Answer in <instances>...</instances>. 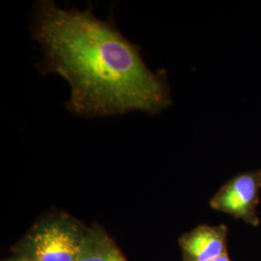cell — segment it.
I'll return each mask as SVG.
<instances>
[{"mask_svg": "<svg viewBox=\"0 0 261 261\" xmlns=\"http://www.w3.org/2000/svg\"><path fill=\"white\" fill-rule=\"evenodd\" d=\"M30 29L44 54L37 69L69 83L66 106L72 113L89 118L135 111L156 114L171 105L166 73L150 70L140 46L113 19L96 18L91 8L62 9L43 0L35 5Z\"/></svg>", "mask_w": 261, "mask_h": 261, "instance_id": "6da1fadb", "label": "cell"}, {"mask_svg": "<svg viewBox=\"0 0 261 261\" xmlns=\"http://www.w3.org/2000/svg\"><path fill=\"white\" fill-rule=\"evenodd\" d=\"M87 227L73 216L56 211L42 216L13 248L30 261H76Z\"/></svg>", "mask_w": 261, "mask_h": 261, "instance_id": "7a4b0ae2", "label": "cell"}, {"mask_svg": "<svg viewBox=\"0 0 261 261\" xmlns=\"http://www.w3.org/2000/svg\"><path fill=\"white\" fill-rule=\"evenodd\" d=\"M260 190L261 169L240 173L221 187L212 197L210 206L216 211L257 226L260 223L256 211Z\"/></svg>", "mask_w": 261, "mask_h": 261, "instance_id": "3957f363", "label": "cell"}, {"mask_svg": "<svg viewBox=\"0 0 261 261\" xmlns=\"http://www.w3.org/2000/svg\"><path fill=\"white\" fill-rule=\"evenodd\" d=\"M227 227L200 224L182 235L179 245L185 261H211L226 253Z\"/></svg>", "mask_w": 261, "mask_h": 261, "instance_id": "277c9868", "label": "cell"}, {"mask_svg": "<svg viewBox=\"0 0 261 261\" xmlns=\"http://www.w3.org/2000/svg\"><path fill=\"white\" fill-rule=\"evenodd\" d=\"M76 261H128L102 227L87 228Z\"/></svg>", "mask_w": 261, "mask_h": 261, "instance_id": "5b68a950", "label": "cell"}, {"mask_svg": "<svg viewBox=\"0 0 261 261\" xmlns=\"http://www.w3.org/2000/svg\"><path fill=\"white\" fill-rule=\"evenodd\" d=\"M211 261H232L229 257H228V255H227V253H225L224 255H221V256H219L218 258H216L214 260Z\"/></svg>", "mask_w": 261, "mask_h": 261, "instance_id": "8992f818", "label": "cell"}, {"mask_svg": "<svg viewBox=\"0 0 261 261\" xmlns=\"http://www.w3.org/2000/svg\"><path fill=\"white\" fill-rule=\"evenodd\" d=\"M3 261H30L28 260V259H24V258H21V257H19V256H15V255H13L12 257H10V258H7V259H4Z\"/></svg>", "mask_w": 261, "mask_h": 261, "instance_id": "52a82bcc", "label": "cell"}]
</instances>
